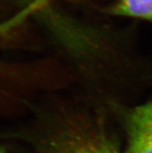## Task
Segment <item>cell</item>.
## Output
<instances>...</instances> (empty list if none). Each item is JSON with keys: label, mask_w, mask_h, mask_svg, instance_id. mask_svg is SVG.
I'll return each mask as SVG.
<instances>
[{"label": "cell", "mask_w": 152, "mask_h": 153, "mask_svg": "<svg viewBox=\"0 0 152 153\" xmlns=\"http://www.w3.org/2000/svg\"><path fill=\"white\" fill-rule=\"evenodd\" d=\"M113 111L121 117L127 153H152V100Z\"/></svg>", "instance_id": "obj_2"}, {"label": "cell", "mask_w": 152, "mask_h": 153, "mask_svg": "<svg viewBox=\"0 0 152 153\" xmlns=\"http://www.w3.org/2000/svg\"><path fill=\"white\" fill-rule=\"evenodd\" d=\"M106 14L152 22V0H117L105 8Z\"/></svg>", "instance_id": "obj_3"}, {"label": "cell", "mask_w": 152, "mask_h": 153, "mask_svg": "<svg viewBox=\"0 0 152 153\" xmlns=\"http://www.w3.org/2000/svg\"><path fill=\"white\" fill-rule=\"evenodd\" d=\"M16 1H17V2H20V3L26 4V3H27L28 2H30V0H16Z\"/></svg>", "instance_id": "obj_6"}, {"label": "cell", "mask_w": 152, "mask_h": 153, "mask_svg": "<svg viewBox=\"0 0 152 153\" xmlns=\"http://www.w3.org/2000/svg\"><path fill=\"white\" fill-rule=\"evenodd\" d=\"M13 22L8 21L6 23H0V38L2 37H3V35L5 34V33H6L10 29V27L12 26V24H13Z\"/></svg>", "instance_id": "obj_4"}, {"label": "cell", "mask_w": 152, "mask_h": 153, "mask_svg": "<svg viewBox=\"0 0 152 153\" xmlns=\"http://www.w3.org/2000/svg\"><path fill=\"white\" fill-rule=\"evenodd\" d=\"M0 153H9V152H8V151L5 149V148L0 146Z\"/></svg>", "instance_id": "obj_5"}, {"label": "cell", "mask_w": 152, "mask_h": 153, "mask_svg": "<svg viewBox=\"0 0 152 153\" xmlns=\"http://www.w3.org/2000/svg\"><path fill=\"white\" fill-rule=\"evenodd\" d=\"M102 109L54 102L38 111L24 134L39 153H127Z\"/></svg>", "instance_id": "obj_1"}]
</instances>
